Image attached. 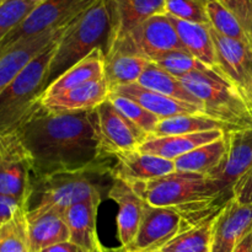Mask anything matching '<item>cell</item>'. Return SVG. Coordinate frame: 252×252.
I'll use <instances>...</instances> for the list:
<instances>
[{
    "mask_svg": "<svg viewBox=\"0 0 252 252\" xmlns=\"http://www.w3.org/2000/svg\"><path fill=\"white\" fill-rule=\"evenodd\" d=\"M96 110V108H95ZM51 113L39 105L17 128L36 179L88 169L106 158L96 111Z\"/></svg>",
    "mask_w": 252,
    "mask_h": 252,
    "instance_id": "1",
    "label": "cell"
},
{
    "mask_svg": "<svg viewBox=\"0 0 252 252\" xmlns=\"http://www.w3.org/2000/svg\"><path fill=\"white\" fill-rule=\"evenodd\" d=\"M113 166L115 157H110L88 169L36 179L27 211L57 209L64 213L80 202L94 198L103 201L115 182Z\"/></svg>",
    "mask_w": 252,
    "mask_h": 252,
    "instance_id": "2",
    "label": "cell"
},
{
    "mask_svg": "<svg viewBox=\"0 0 252 252\" xmlns=\"http://www.w3.org/2000/svg\"><path fill=\"white\" fill-rule=\"evenodd\" d=\"M115 38V19L110 0H97L66 26L54 49L47 71L46 88L94 49L106 53Z\"/></svg>",
    "mask_w": 252,
    "mask_h": 252,
    "instance_id": "3",
    "label": "cell"
},
{
    "mask_svg": "<svg viewBox=\"0 0 252 252\" xmlns=\"http://www.w3.org/2000/svg\"><path fill=\"white\" fill-rule=\"evenodd\" d=\"M187 90L203 105L204 115L219 121L228 132L252 129V108L238 89L212 69L181 79Z\"/></svg>",
    "mask_w": 252,
    "mask_h": 252,
    "instance_id": "4",
    "label": "cell"
},
{
    "mask_svg": "<svg viewBox=\"0 0 252 252\" xmlns=\"http://www.w3.org/2000/svg\"><path fill=\"white\" fill-rule=\"evenodd\" d=\"M128 184V182H127ZM133 191L147 204L184 211L203 202L230 201L207 175L174 171L149 181L130 182Z\"/></svg>",
    "mask_w": 252,
    "mask_h": 252,
    "instance_id": "5",
    "label": "cell"
},
{
    "mask_svg": "<svg viewBox=\"0 0 252 252\" xmlns=\"http://www.w3.org/2000/svg\"><path fill=\"white\" fill-rule=\"evenodd\" d=\"M58 41L34 57L0 94V132L17 129L37 107Z\"/></svg>",
    "mask_w": 252,
    "mask_h": 252,
    "instance_id": "6",
    "label": "cell"
},
{
    "mask_svg": "<svg viewBox=\"0 0 252 252\" xmlns=\"http://www.w3.org/2000/svg\"><path fill=\"white\" fill-rule=\"evenodd\" d=\"M34 180L33 164L19 132H0V196L15 199L27 209Z\"/></svg>",
    "mask_w": 252,
    "mask_h": 252,
    "instance_id": "7",
    "label": "cell"
},
{
    "mask_svg": "<svg viewBox=\"0 0 252 252\" xmlns=\"http://www.w3.org/2000/svg\"><path fill=\"white\" fill-rule=\"evenodd\" d=\"M97 0H46L0 41V56L20 41L68 26Z\"/></svg>",
    "mask_w": 252,
    "mask_h": 252,
    "instance_id": "8",
    "label": "cell"
},
{
    "mask_svg": "<svg viewBox=\"0 0 252 252\" xmlns=\"http://www.w3.org/2000/svg\"><path fill=\"white\" fill-rule=\"evenodd\" d=\"M111 48L139 54L149 61L170 51H186L167 14L155 15L147 19L135 26L127 36L115 39Z\"/></svg>",
    "mask_w": 252,
    "mask_h": 252,
    "instance_id": "9",
    "label": "cell"
},
{
    "mask_svg": "<svg viewBox=\"0 0 252 252\" xmlns=\"http://www.w3.org/2000/svg\"><path fill=\"white\" fill-rule=\"evenodd\" d=\"M216 54V71L238 89L252 108V47L221 36L211 27Z\"/></svg>",
    "mask_w": 252,
    "mask_h": 252,
    "instance_id": "10",
    "label": "cell"
},
{
    "mask_svg": "<svg viewBox=\"0 0 252 252\" xmlns=\"http://www.w3.org/2000/svg\"><path fill=\"white\" fill-rule=\"evenodd\" d=\"M97 128L102 150L106 155L133 152L149 138L147 133L133 125L113 106L110 100H106L96 108Z\"/></svg>",
    "mask_w": 252,
    "mask_h": 252,
    "instance_id": "11",
    "label": "cell"
},
{
    "mask_svg": "<svg viewBox=\"0 0 252 252\" xmlns=\"http://www.w3.org/2000/svg\"><path fill=\"white\" fill-rule=\"evenodd\" d=\"M184 231L182 216L177 209L147 204L137 236L126 251H159Z\"/></svg>",
    "mask_w": 252,
    "mask_h": 252,
    "instance_id": "12",
    "label": "cell"
},
{
    "mask_svg": "<svg viewBox=\"0 0 252 252\" xmlns=\"http://www.w3.org/2000/svg\"><path fill=\"white\" fill-rule=\"evenodd\" d=\"M228 149L218 167L207 176L217 184L226 198H233L236 182L252 166V129L226 132Z\"/></svg>",
    "mask_w": 252,
    "mask_h": 252,
    "instance_id": "13",
    "label": "cell"
},
{
    "mask_svg": "<svg viewBox=\"0 0 252 252\" xmlns=\"http://www.w3.org/2000/svg\"><path fill=\"white\" fill-rule=\"evenodd\" d=\"M252 233V204H240L231 198L216 217L212 229L211 252H233Z\"/></svg>",
    "mask_w": 252,
    "mask_h": 252,
    "instance_id": "14",
    "label": "cell"
},
{
    "mask_svg": "<svg viewBox=\"0 0 252 252\" xmlns=\"http://www.w3.org/2000/svg\"><path fill=\"white\" fill-rule=\"evenodd\" d=\"M110 96V88L105 78L64 91L58 95L41 97L38 105L51 113H76L93 111Z\"/></svg>",
    "mask_w": 252,
    "mask_h": 252,
    "instance_id": "15",
    "label": "cell"
},
{
    "mask_svg": "<svg viewBox=\"0 0 252 252\" xmlns=\"http://www.w3.org/2000/svg\"><path fill=\"white\" fill-rule=\"evenodd\" d=\"M65 27L51 30L41 34L20 41L0 56V94L15 79V76L39 53L61 38Z\"/></svg>",
    "mask_w": 252,
    "mask_h": 252,
    "instance_id": "16",
    "label": "cell"
},
{
    "mask_svg": "<svg viewBox=\"0 0 252 252\" xmlns=\"http://www.w3.org/2000/svg\"><path fill=\"white\" fill-rule=\"evenodd\" d=\"M107 198L118 204V238L122 248H128L137 236L147 203L120 179H115Z\"/></svg>",
    "mask_w": 252,
    "mask_h": 252,
    "instance_id": "17",
    "label": "cell"
},
{
    "mask_svg": "<svg viewBox=\"0 0 252 252\" xmlns=\"http://www.w3.org/2000/svg\"><path fill=\"white\" fill-rule=\"evenodd\" d=\"M113 157V176L115 179H120L128 184L149 181L176 171L175 162L171 160L162 159L152 154H144L139 150L120 153Z\"/></svg>",
    "mask_w": 252,
    "mask_h": 252,
    "instance_id": "18",
    "label": "cell"
},
{
    "mask_svg": "<svg viewBox=\"0 0 252 252\" xmlns=\"http://www.w3.org/2000/svg\"><path fill=\"white\" fill-rule=\"evenodd\" d=\"M110 95L129 98V100L139 103L142 107H144L149 112L157 115L160 120L179 115H187V113H203L202 108L197 107L192 103L175 100V98L162 95L157 91L143 88L138 83L111 89Z\"/></svg>",
    "mask_w": 252,
    "mask_h": 252,
    "instance_id": "19",
    "label": "cell"
},
{
    "mask_svg": "<svg viewBox=\"0 0 252 252\" xmlns=\"http://www.w3.org/2000/svg\"><path fill=\"white\" fill-rule=\"evenodd\" d=\"M29 223L30 252H42L51 246L70 241V233L63 212L48 209L26 212Z\"/></svg>",
    "mask_w": 252,
    "mask_h": 252,
    "instance_id": "20",
    "label": "cell"
},
{
    "mask_svg": "<svg viewBox=\"0 0 252 252\" xmlns=\"http://www.w3.org/2000/svg\"><path fill=\"white\" fill-rule=\"evenodd\" d=\"M102 199L94 198L69 207L64 212V219L70 233V243L88 252H106L101 246L96 231L98 206Z\"/></svg>",
    "mask_w": 252,
    "mask_h": 252,
    "instance_id": "21",
    "label": "cell"
},
{
    "mask_svg": "<svg viewBox=\"0 0 252 252\" xmlns=\"http://www.w3.org/2000/svg\"><path fill=\"white\" fill-rule=\"evenodd\" d=\"M225 135L220 129L208 130V132L193 133V134L170 135V137H149L139 148L140 153L152 154L162 159L175 161L177 158L187 154L191 150L208 144Z\"/></svg>",
    "mask_w": 252,
    "mask_h": 252,
    "instance_id": "22",
    "label": "cell"
},
{
    "mask_svg": "<svg viewBox=\"0 0 252 252\" xmlns=\"http://www.w3.org/2000/svg\"><path fill=\"white\" fill-rule=\"evenodd\" d=\"M105 76V52L96 48L90 54L64 71L43 90L41 97L58 95L64 91L79 88L81 85L100 80Z\"/></svg>",
    "mask_w": 252,
    "mask_h": 252,
    "instance_id": "23",
    "label": "cell"
},
{
    "mask_svg": "<svg viewBox=\"0 0 252 252\" xmlns=\"http://www.w3.org/2000/svg\"><path fill=\"white\" fill-rule=\"evenodd\" d=\"M115 19V39L127 36L149 17L165 12V0H110Z\"/></svg>",
    "mask_w": 252,
    "mask_h": 252,
    "instance_id": "24",
    "label": "cell"
},
{
    "mask_svg": "<svg viewBox=\"0 0 252 252\" xmlns=\"http://www.w3.org/2000/svg\"><path fill=\"white\" fill-rule=\"evenodd\" d=\"M169 17L186 52L198 59L204 65L216 71L217 63L216 54H214V43L211 34V26L204 24H197V22L185 21V20L176 19L170 15Z\"/></svg>",
    "mask_w": 252,
    "mask_h": 252,
    "instance_id": "25",
    "label": "cell"
},
{
    "mask_svg": "<svg viewBox=\"0 0 252 252\" xmlns=\"http://www.w3.org/2000/svg\"><path fill=\"white\" fill-rule=\"evenodd\" d=\"M149 59L122 49L111 48L105 56V80L108 88L137 83Z\"/></svg>",
    "mask_w": 252,
    "mask_h": 252,
    "instance_id": "26",
    "label": "cell"
},
{
    "mask_svg": "<svg viewBox=\"0 0 252 252\" xmlns=\"http://www.w3.org/2000/svg\"><path fill=\"white\" fill-rule=\"evenodd\" d=\"M143 88H147L149 90L157 91L165 96L175 98V100L184 101V102L192 103L197 107L203 110V105L197 97H194L191 93L186 89L181 79L176 78L172 74L167 73L162 68H160L158 64L150 61L145 69L143 70L142 75L139 76L137 81ZM204 113V110H203Z\"/></svg>",
    "mask_w": 252,
    "mask_h": 252,
    "instance_id": "27",
    "label": "cell"
},
{
    "mask_svg": "<svg viewBox=\"0 0 252 252\" xmlns=\"http://www.w3.org/2000/svg\"><path fill=\"white\" fill-rule=\"evenodd\" d=\"M228 149L226 134L208 144L201 145L175 160L177 171L208 175L219 166Z\"/></svg>",
    "mask_w": 252,
    "mask_h": 252,
    "instance_id": "28",
    "label": "cell"
},
{
    "mask_svg": "<svg viewBox=\"0 0 252 252\" xmlns=\"http://www.w3.org/2000/svg\"><path fill=\"white\" fill-rule=\"evenodd\" d=\"M220 129L228 132L225 126L214 118L208 117L204 113H187L174 117L160 120L150 137H170V135L193 134V133L208 132Z\"/></svg>",
    "mask_w": 252,
    "mask_h": 252,
    "instance_id": "29",
    "label": "cell"
},
{
    "mask_svg": "<svg viewBox=\"0 0 252 252\" xmlns=\"http://www.w3.org/2000/svg\"><path fill=\"white\" fill-rule=\"evenodd\" d=\"M26 208L17 209L11 219L0 226V252H30Z\"/></svg>",
    "mask_w": 252,
    "mask_h": 252,
    "instance_id": "30",
    "label": "cell"
},
{
    "mask_svg": "<svg viewBox=\"0 0 252 252\" xmlns=\"http://www.w3.org/2000/svg\"><path fill=\"white\" fill-rule=\"evenodd\" d=\"M214 220L187 229L160 249V252H211Z\"/></svg>",
    "mask_w": 252,
    "mask_h": 252,
    "instance_id": "31",
    "label": "cell"
},
{
    "mask_svg": "<svg viewBox=\"0 0 252 252\" xmlns=\"http://www.w3.org/2000/svg\"><path fill=\"white\" fill-rule=\"evenodd\" d=\"M206 10L209 26L214 31L218 32L221 36L238 39V41H241L251 46L250 41H249L241 25L239 24L233 12L220 0H207Z\"/></svg>",
    "mask_w": 252,
    "mask_h": 252,
    "instance_id": "32",
    "label": "cell"
},
{
    "mask_svg": "<svg viewBox=\"0 0 252 252\" xmlns=\"http://www.w3.org/2000/svg\"><path fill=\"white\" fill-rule=\"evenodd\" d=\"M152 62H154L160 68L179 79H182L184 76L194 73V71H203L211 69L186 51L166 52V53L155 57Z\"/></svg>",
    "mask_w": 252,
    "mask_h": 252,
    "instance_id": "33",
    "label": "cell"
},
{
    "mask_svg": "<svg viewBox=\"0 0 252 252\" xmlns=\"http://www.w3.org/2000/svg\"><path fill=\"white\" fill-rule=\"evenodd\" d=\"M108 100L113 103V106L123 116H126L133 125L137 126L144 133H147L149 137L154 133L155 128H157V126L160 122V118L157 115L149 112L144 107H142L139 103L134 102V101L129 100L127 97L110 95L108 96Z\"/></svg>",
    "mask_w": 252,
    "mask_h": 252,
    "instance_id": "34",
    "label": "cell"
},
{
    "mask_svg": "<svg viewBox=\"0 0 252 252\" xmlns=\"http://www.w3.org/2000/svg\"><path fill=\"white\" fill-rule=\"evenodd\" d=\"M207 0H165V12L176 19L209 25Z\"/></svg>",
    "mask_w": 252,
    "mask_h": 252,
    "instance_id": "35",
    "label": "cell"
},
{
    "mask_svg": "<svg viewBox=\"0 0 252 252\" xmlns=\"http://www.w3.org/2000/svg\"><path fill=\"white\" fill-rule=\"evenodd\" d=\"M36 5L29 0H5L0 5V41L15 29Z\"/></svg>",
    "mask_w": 252,
    "mask_h": 252,
    "instance_id": "36",
    "label": "cell"
},
{
    "mask_svg": "<svg viewBox=\"0 0 252 252\" xmlns=\"http://www.w3.org/2000/svg\"><path fill=\"white\" fill-rule=\"evenodd\" d=\"M220 1L233 12L252 46V0H220Z\"/></svg>",
    "mask_w": 252,
    "mask_h": 252,
    "instance_id": "37",
    "label": "cell"
},
{
    "mask_svg": "<svg viewBox=\"0 0 252 252\" xmlns=\"http://www.w3.org/2000/svg\"><path fill=\"white\" fill-rule=\"evenodd\" d=\"M233 198L240 204H252V166L235 184Z\"/></svg>",
    "mask_w": 252,
    "mask_h": 252,
    "instance_id": "38",
    "label": "cell"
},
{
    "mask_svg": "<svg viewBox=\"0 0 252 252\" xmlns=\"http://www.w3.org/2000/svg\"><path fill=\"white\" fill-rule=\"evenodd\" d=\"M42 252H88L84 249H81L80 246L75 245V244L70 243V241H66V243L58 244V245L51 246V248L46 249Z\"/></svg>",
    "mask_w": 252,
    "mask_h": 252,
    "instance_id": "39",
    "label": "cell"
},
{
    "mask_svg": "<svg viewBox=\"0 0 252 252\" xmlns=\"http://www.w3.org/2000/svg\"><path fill=\"white\" fill-rule=\"evenodd\" d=\"M233 252H252V233L246 235L234 249Z\"/></svg>",
    "mask_w": 252,
    "mask_h": 252,
    "instance_id": "40",
    "label": "cell"
},
{
    "mask_svg": "<svg viewBox=\"0 0 252 252\" xmlns=\"http://www.w3.org/2000/svg\"><path fill=\"white\" fill-rule=\"evenodd\" d=\"M29 1H31L32 4H34V5H38V4H41V2L46 1V0H29Z\"/></svg>",
    "mask_w": 252,
    "mask_h": 252,
    "instance_id": "41",
    "label": "cell"
},
{
    "mask_svg": "<svg viewBox=\"0 0 252 252\" xmlns=\"http://www.w3.org/2000/svg\"><path fill=\"white\" fill-rule=\"evenodd\" d=\"M122 252H160V251H126L125 249H122Z\"/></svg>",
    "mask_w": 252,
    "mask_h": 252,
    "instance_id": "42",
    "label": "cell"
},
{
    "mask_svg": "<svg viewBox=\"0 0 252 252\" xmlns=\"http://www.w3.org/2000/svg\"><path fill=\"white\" fill-rule=\"evenodd\" d=\"M4 1H5V0H0V5H1Z\"/></svg>",
    "mask_w": 252,
    "mask_h": 252,
    "instance_id": "43",
    "label": "cell"
}]
</instances>
